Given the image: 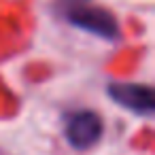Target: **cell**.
Masks as SVG:
<instances>
[{
	"mask_svg": "<svg viewBox=\"0 0 155 155\" xmlns=\"http://www.w3.org/2000/svg\"><path fill=\"white\" fill-rule=\"evenodd\" d=\"M104 121L96 110L79 108L64 117V136L66 142L77 151H87L102 140Z\"/></svg>",
	"mask_w": 155,
	"mask_h": 155,
	"instance_id": "2",
	"label": "cell"
},
{
	"mask_svg": "<svg viewBox=\"0 0 155 155\" xmlns=\"http://www.w3.org/2000/svg\"><path fill=\"white\" fill-rule=\"evenodd\" d=\"M66 21L72 24L79 30H85L98 38L104 41H119L121 38V26L119 19L104 7H89V5H79V7H70L64 13Z\"/></svg>",
	"mask_w": 155,
	"mask_h": 155,
	"instance_id": "1",
	"label": "cell"
},
{
	"mask_svg": "<svg viewBox=\"0 0 155 155\" xmlns=\"http://www.w3.org/2000/svg\"><path fill=\"white\" fill-rule=\"evenodd\" d=\"M110 100L125 110L138 115V117H151L155 113V91L151 85L142 83H110L106 87Z\"/></svg>",
	"mask_w": 155,
	"mask_h": 155,
	"instance_id": "3",
	"label": "cell"
},
{
	"mask_svg": "<svg viewBox=\"0 0 155 155\" xmlns=\"http://www.w3.org/2000/svg\"><path fill=\"white\" fill-rule=\"evenodd\" d=\"M79 2H85V0H79Z\"/></svg>",
	"mask_w": 155,
	"mask_h": 155,
	"instance_id": "4",
	"label": "cell"
}]
</instances>
